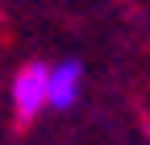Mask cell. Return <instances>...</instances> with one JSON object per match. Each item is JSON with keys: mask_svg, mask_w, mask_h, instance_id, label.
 <instances>
[{"mask_svg": "<svg viewBox=\"0 0 150 145\" xmlns=\"http://www.w3.org/2000/svg\"><path fill=\"white\" fill-rule=\"evenodd\" d=\"M46 79H50V66L42 62H25L13 79V108H17V120L29 124L38 112L46 108Z\"/></svg>", "mask_w": 150, "mask_h": 145, "instance_id": "1", "label": "cell"}, {"mask_svg": "<svg viewBox=\"0 0 150 145\" xmlns=\"http://www.w3.org/2000/svg\"><path fill=\"white\" fill-rule=\"evenodd\" d=\"M79 87H83V62L79 58H67L59 66H50V79H46V108H67L79 100Z\"/></svg>", "mask_w": 150, "mask_h": 145, "instance_id": "2", "label": "cell"}]
</instances>
